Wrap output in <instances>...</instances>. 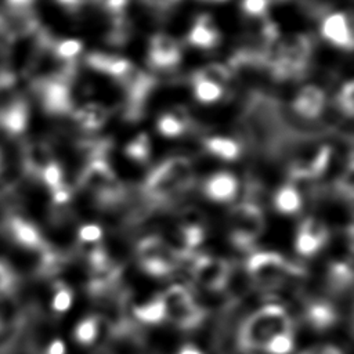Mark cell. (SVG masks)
I'll list each match as a JSON object with an SVG mask.
<instances>
[{"mask_svg": "<svg viewBox=\"0 0 354 354\" xmlns=\"http://www.w3.org/2000/svg\"><path fill=\"white\" fill-rule=\"evenodd\" d=\"M282 330H292L290 317L281 304L268 303L242 322L236 335V346L243 354H259L264 343Z\"/></svg>", "mask_w": 354, "mask_h": 354, "instance_id": "cell-1", "label": "cell"}, {"mask_svg": "<svg viewBox=\"0 0 354 354\" xmlns=\"http://www.w3.org/2000/svg\"><path fill=\"white\" fill-rule=\"evenodd\" d=\"M192 166L184 156H174L156 166L145 181L149 199L163 202L181 194L191 185Z\"/></svg>", "mask_w": 354, "mask_h": 354, "instance_id": "cell-2", "label": "cell"}, {"mask_svg": "<svg viewBox=\"0 0 354 354\" xmlns=\"http://www.w3.org/2000/svg\"><path fill=\"white\" fill-rule=\"evenodd\" d=\"M140 267L151 277L165 278L170 275L178 263L177 250L160 236L149 235L142 238L136 249Z\"/></svg>", "mask_w": 354, "mask_h": 354, "instance_id": "cell-3", "label": "cell"}, {"mask_svg": "<svg viewBox=\"0 0 354 354\" xmlns=\"http://www.w3.org/2000/svg\"><path fill=\"white\" fill-rule=\"evenodd\" d=\"M166 307V321L180 329H194L205 318V310L183 285H171L160 295Z\"/></svg>", "mask_w": 354, "mask_h": 354, "instance_id": "cell-4", "label": "cell"}, {"mask_svg": "<svg viewBox=\"0 0 354 354\" xmlns=\"http://www.w3.org/2000/svg\"><path fill=\"white\" fill-rule=\"evenodd\" d=\"M264 230V216L257 203L248 201L236 205L230 216L232 245L241 250L250 249Z\"/></svg>", "mask_w": 354, "mask_h": 354, "instance_id": "cell-5", "label": "cell"}, {"mask_svg": "<svg viewBox=\"0 0 354 354\" xmlns=\"http://www.w3.org/2000/svg\"><path fill=\"white\" fill-rule=\"evenodd\" d=\"M246 268L256 281L266 285H275L288 277L297 278L300 275L297 266L289 264L282 254L271 250L252 253L246 261Z\"/></svg>", "mask_w": 354, "mask_h": 354, "instance_id": "cell-6", "label": "cell"}, {"mask_svg": "<svg viewBox=\"0 0 354 354\" xmlns=\"http://www.w3.org/2000/svg\"><path fill=\"white\" fill-rule=\"evenodd\" d=\"M191 274L194 281L207 290H221L230 277V266L225 260L199 254L192 259Z\"/></svg>", "mask_w": 354, "mask_h": 354, "instance_id": "cell-7", "label": "cell"}, {"mask_svg": "<svg viewBox=\"0 0 354 354\" xmlns=\"http://www.w3.org/2000/svg\"><path fill=\"white\" fill-rule=\"evenodd\" d=\"M43 106L50 113H66L73 108L71 88L66 75L48 77L37 84Z\"/></svg>", "mask_w": 354, "mask_h": 354, "instance_id": "cell-8", "label": "cell"}, {"mask_svg": "<svg viewBox=\"0 0 354 354\" xmlns=\"http://www.w3.org/2000/svg\"><path fill=\"white\" fill-rule=\"evenodd\" d=\"M148 59L153 68H173L181 59L180 44L174 37L166 33H156L149 41Z\"/></svg>", "mask_w": 354, "mask_h": 354, "instance_id": "cell-9", "label": "cell"}, {"mask_svg": "<svg viewBox=\"0 0 354 354\" xmlns=\"http://www.w3.org/2000/svg\"><path fill=\"white\" fill-rule=\"evenodd\" d=\"M321 35L325 40L340 48L351 50L353 33L347 14L342 11L328 14L321 22Z\"/></svg>", "mask_w": 354, "mask_h": 354, "instance_id": "cell-10", "label": "cell"}, {"mask_svg": "<svg viewBox=\"0 0 354 354\" xmlns=\"http://www.w3.org/2000/svg\"><path fill=\"white\" fill-rule=\"evenodd\" d=\"M7 227H8V234L11 239L21 248H25L29 250H39V252H43L47 249L43 235L40 234L39 228L33 223L21 217H12L8 221Z\"/></svg>", "mask_w": 354, "mask_h": 354, "instance_id": "cell-11", "label": "cell"}, {"mask_svg": "<svg viewBox=\"0 0 354 354\" xmlns=\"http://www.w3.org/2000/svg\"><path fill=\"white\" fill-rule=\"evenodd\" d=\"M325 100L326 98L322 88L308 84L297 91L293 100V109L306 119H315L321 115L325 106Z\"/></svg>", "mask_w": 354, "mask_h": 354, "instance_id": "cell-12", "label": "cell"}, {"mask_svg": "<svg viewBox=\"0 0 354 354\" xmlns=\"http://www.w3.org/2000/svg\"><path fill=\"white\" fill-rule=\"evenodd\" d=\"M239 185L234 174L228 171H218L205 181L203 192L205 195L214 202H230L238 194Z\"/></svg>", "mask_w": 354, "mask_h": 354, "instance_id": "cell-13", "label": "cell"}, {"mask_svg": "<svg viewBox=\"0 0 354 354\" xmlns=\"http://www.w3.org/2000/svg\"><path fill=\"white\" fill-rule=\"evenodd\" d=\"M187 41L198 48H212L218 44L220 33L210 15L202 14L196 18L187 36Z\"/></svg>", "mask_w": 354, "mask_h": 354, "instance_id": "cell-14", "label": "cell"}, {"mask_svg": "<svg viewBox=\"0 0 354 354\" xmlns=\"http://www.w3.org/2000/svg\"><path fill=\"white\" fill-rule=\"evenodd\" d=\"M304 318L310 326L317 330H325L333 326L337 321V310L324 299H314L304 308Z\"/></svg>", "mask_w": 354, "mask_h": 354, "instance_id": "cell-15", "label": "cell"}, {"mask_svg": "<svg viewBox=\"0 0 354 354\" xmlns=\"http://www.w3.org/2000/svg\"><path fill=\"white\" fill-rule=\"evenodd\" d=\"M28 105L22 100H15L0 108V129L7 134L22 133L28 124Z\"/></svg>", "mask_w": 354, "mask_h": 354, "instance_id": "cell-16", "label": "cell"}, {"mask_svg": "<svg viewBox=\"0 0 354 354\" xmlns=\"http://www.w3.org/2000/svg\"><path fill=\"white\" fill-rule=\"evenodd\" d=\"M87 65L98 72L106 73L119 80L133 65L129 59L105 53H91L86 58Z\"/></svg>", "mask_w": 354, "mask_h": 354, "instance_id": "cell-17", "label": "cell"}, {"mask_svg": "<svg viewBox=\"0 0 354 354\" xmlns=\"http://www.w3.org/2000/svg\"><path fill=\"white\" fill-rule=\"evenodd\" d=\"M73 118L83 130L91 133L100 130L105 124L108 119V109L102 104L87 102L73 112Z\"/></svg>", "mask_w": 354, "mask_h": 354, "instance_id": "cell-18", "label": "cell"}, {"mask_svg": "<svg viewBox=\"0 0 354 354\" xmlns=\"http://www.w3.org/2000/svg\"><path fill=\"white\" fill-rule=\"evenodd\" d=\"M188 122L189 119L185 109L176 106L158 118L156 127L158 131L165 137H178L188 129Z\"/></svg>", "mask_w": 354, "mask_h": 354, "instance_id": "cell-19", "label": "cell"}, {"mask_svg": "<svg viewBox=\"0 0 354 354\" xmlns=\"http://www.w3.org/2000/svg\"><path fill=\"white\" fill-rule=\"evenodd\" d=\"M272 202L277 212L282 214H295L303 206V196L297 187L288 183L277 189Z\"/></svg>", "mask_w": 354, "mask_h": 354, "instance_id": "cell-20", "label": "cell"}, {"mask_svg": "<svg viewBox=\"0 0 354 354\" xmlns=\"http://www.w3.org/2000/svg\"><path fill=\"white\" fill-rule=\"evenodd\" d=\"M133 314L136 319L147 325H156L166 321V307L162 296L152 297L145 303H141L134 307Z\"/></svg>", "mask_w": 354, "mask_h": 354, "instance_id": "cell-21", "label": "cell"}, {"mask_svg": "<svg viewBox=\"0 0 354 354\" xmlns=\"http://www.w3.org/2000/svg\"><path fill=\"white\" fill-rule=\"evenodd\" d=\"M205 148L214 156H218L224 160H235L241 155V145L238 141L230 138V137H207L203 141Z\"/></svg>", "mask_w": 354, "mask_h": 354, "instance_id": "cell-22", "label": "cell"}, {"mask_svg": "<svg viewBox=\"0 0 354 354\" xmlns=\"http://www.w3.org/2000/svg\"><path fill=\"white\" fill-rule=\"evenodd\" d=\"M101 332V322L97 315H86L73 329V339L80 346H91L95 343Z\"/></svg>", "mask_w": 354, "mask_h": 354, "instance_id": "cell-23", "label": "cell"}, {"mask_svg": "<svg viewBox=\"0 0 354 354\" xmlns=\"http://www.w3.org/2000/svg\"><path fill=\"white\" fill-rule=\"evenodd\" d=\"M328 285L332 290L343 292L351 286L353 271L351 267L344 261H335L329 266L326 274Z\"/></svg>", "mask_w": 354, "mask_h": 354, "instance_id": "cell-24", "label": "cell"}, {"mask_svg": "<svg viewBox=\"0 0 354 354\" xmlns=\"http://www.w3.org/2000/svg\"><path fill=\"white\" fill-rule=\"evenodd\" d=\"M192 87L194 94L199 102L203 104H212L218 101L224 94V87L213 83L210 80H206L203 77H199L196 75L192 76Z\"/></svg>", "mask_w": 354, "mask_h": 354, "instance_id": "cell-25", "label": "cell"}, {"mask_svg": "<svg viewBox=\"0 0 354 354\" xmlns=\"http://www.w3.org/2000/svg\"><path fill=\"white\" fill-rule=\"evenodd\" d=\"M295 348V335L292 330H282L270 337L263 348V354H290Z\"/></svg>", "mask_w": 354, "mask_h": 354, "instance_id": "cell-26", "label": "cell"}, {"mask_svg": "<svg viewBox=\"0 0 354 354\" xmlns=\"http://www.w3.org/2000/svg\"><path fill=\"white\" fill-rule=\"evenodd\" d=\"M325 243H326L325 241L313 235L307 230L299 227L296 239H295V249L300 256L311 257V256L317 254L325 246Z\"/></svg>", "mask_w": 354, "mask_h": 354, "instance_id": "cell-27", "label": "cell"}, {"mask_svg": "<svg viewBox=\"0 0 354 354\" xmlns=\"http://www.w3.org/2000/svg\"><path fill=\"white\" fill-rule=\"evenodd\" d=\"M124 153L136 162H147L151 153V142L145 133L137 134L124 148Z\"/></svg>", "mask_w": 354, "mask_h": 354, "instance_id": "cell-28", "label": "cell"}, {"mask_svg": "<svg viewBox=\"0 0 354 354\" xmlns=\"http://www.w3.org/2000/svg\"><path fill=\"white\" fill-rule=\"evenodd\" d=\"M43 183L48 187V189L51 192L65 187V183H64V171L61 169V166L54 162V160H50L40 171H39Z\"/></svg>", "mask_w": 354, "mask_h": 354, "instance_id": "cell-29", "label": "cell"}, {"mask_svg": "<svg viewBox=\"0 0 354 354\" xmlns=\"http://www.w3.org/2000/svg\"><path fill=\"white\" fill-rule=\"evenodd\" d=\"M83 50V43L79 39H65L54 44L55 55L65 61L72 62Z\"/></svg>", "mask_w": 354, "mask_h": 354, "instance_id": "cell-30", "label": "cell"}, {"mask_svg": "<svg viewBox=\"0 0 354 354\" xmlns=\"http://www.w3.org/2000/svg\"><path fill=\"white\" fill-rule=\"evenodd\" d=\"M195 75L224 87L225 83L231 77V71L221 64H210V65H206L205 68L199 69Z\"/></svg>", "mask_w": 354, "mask_h": 354, "instance_id": "cell-31", "label": "cell"}, {"mask_svg": "<svg viewBox=\"0 0 354 354\" xmlns=\"http://www.w3.org/2000/svg\"><path fill=\"white\" fill-rule=\"evenodd\" d=\"M73 303V292L64 283H57L51 297V308L55 313H66Z\"/></svg>", "mask_w": 354, "mask_h": 354, "instance_id": "cell-32", "label": "cell"}, {"mask_svg": "<svg viewBox=\"0 0 354 354\" xmlns=\"http://www.w3.org/2000/svg\"><path fill=\"white\" fill-rule=\"evenodd\" d=\"M77 238L79 242L83 245L97 246L102 239V228L94 223L83 224L77 231Z\"/></svg>", "mask_w": 354, "mask_h": 354, "instance_id": "cell-33", "label": "cell"}, {"mask_svg": "<svg viewBox=\"0 0 354 354\" xmlns=\"http://www.w3.org/2000/svg\"><path fill=\"white\" fill-rule=\"evenodd\" d=\"M17 275L11 266L6 261L0 260V299L10 296V293L15 289Z\"/></svg>", "mask_w": 354, "mask_h": 354, "instance_id": "cell-34", "label": "cell"}, {"mask_svg": "<svg viewBox=\"0 0 354 354\" xmlns=\"http://www.w3.org/2000/svg\"><path fill=\"white\" fill-rule=\"evenodd\" d=\"M353 91H354V84L351 80H348L342 86L340 93L337 95V101L342 111L348 116L353 115Z\"/></svg>", "mask_w": 354, "mask_h": 354, "instance_id": "cell-35", "label": "cell"}, {"mask_svg": "<svg viewBox=\"0 0 354 354\" xmlns=\"http://www.w3.org/2000/svg\"><path fill=\"white\" fill-rule=\"evenodd\" d=\"M270 0H242L241 8L249 17H263L268 10Z\"/></svg>", "mask_w": 354, "mask_h": 354, "instance_id": "cell-36", "label": "cell"}, {"mask_svg": "<svg viewBox=\"0 0 354 354\" xmlns=\"http://www.w3.org/2000/svg\"><path fill=\"white\" fill-rule=\"evenodd\" d=\"M97 1L112 18L123 17V11L126 10L129 0H93Z\"/></svg>", "mask_w": 354, "mask_h": 354, "instance_id": "cell-37", "label": "cell"}, {"mask_svg": "<svg viewBox=\"0 0 354 354\" xmlns=\"http://www.w3.org/2000/svg\"><path fill=\"white\" fill-rule=\"evenodd\" d=\"M299 354H343L342 350L336 346L332 344H322V346H315V347H310L303 350Z\"/></svg>", "mask_w": 354, "mask_h": 354, "instance_id": "cell-38", "label": "cell"}, {"mask_svg": "<svg viewBox=\"0 0 354 354\" xmlns=\"http://www.w3.org/2000/svg\"><path fill=\"white\" fill-rule=\"evenodd\" d=\"M93 0H57V3H59L62 7H65L69 11H76L79 8H82L83 6L88 4Z\"/></svg>", "mask_w": 354, "mask_h": 354, "instance_id": "cell-39", "label": "cell"}, {"mask_svg": "<svg viewBox=\"0 0 354 354\" xmlns=\"http://www.w3.org/2000/svg\"><path fill=\"white\" fill-rule=\"evenodd\" d=\"M35 0H7L10 8L12 11H25L29 10V7L32 6Z\"/></svg>", "mask_w": 354, "mask_h": 354, "instance_id": "cell-40", "label": "cell"}, {"mask_svg": "<svg viewBox=\"0 0 354 354\" xmlns=\"http://www.w3.org/2000/svg\"><path fill=\"white\" fill-rule=\"evenodd\" d=\"M66 348L62 340H54L47 347V354H65Z\"/></svg>", "mask_w": 354, "mask_h": 354, "instance_id": "cell-41", "label": "cell"}, {"mask_svg": "<svg viewBox=\"0 0 354 354\" xmlns=\"http://www.w3.org/2000/svg\"><path fill=\"white\" fill-rule=\"evenodd\" d=\"M176 354H205L198 346L195 344H191V343H185L183 344Z\"/></svg>", "mask_w": 354, "mask_h": 354, "instance_id": "cell-42", "label": "cell"}, {"mask_svg": "<svg viewBox=\"0 0 354 354\" xmlns=\"http://www.w3.org/2000/svg\"><path fill=\"white\" fill-rule=\"evenodd\" d=\"M3 326H4V319H3V315H1V313H0V332H1Z\"/></svg>", "mask_w": 354, "mask_h": 354, "instance_id": "cell-43", "label": "cell"}, {"mask_svg": "<svg viewBox=\"0 0 354 354\" xmlns=\"http://www.w3.org/2000/svg\"><path fill=\"white\" fill-rule=\"evenodd\" d=\"M1 166H3V152H1V148H0V170H1Z\"/></svg>", "mask_w": 354, "mask_h": 354, "instance_id": "cell-44", "label": "cell"}, {"mask_svg": "<svg viewBox=\"0 0 354 354\" xmlns=\"http://www.w3.org/2000/svg\"><path fill=\"white\" fill-rule=\"evenodd\" d=\"M205 1H225V0H205Z\"/></svg>", "mask_w": 354, "mask_h": 354, "instance_id": "cell-45", "label": "cell"}, {"mask_svg": "<svg viewBox=\"0 0 354 354\" xmlns=\"http://www.w3.org/2000/svg\"><path fill=\"white\" fill-rule=\"evenodd\" d=\"M281 1H283V0H281Z\"/></svg>", "mask_w": 354, "mask_h": 354, "instance_id": "cell-46", "label": "cell"}]
</instances>
